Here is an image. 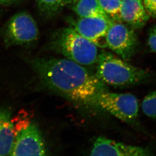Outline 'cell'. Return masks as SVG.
I'll return each instance as SVG.
<instances>
[{"instance_id":"2","label":"cell","mask_w":156,"mask_h":156,"mask_svg":"<svg viewBox=\"0 0 156 156\" xmlns=\"http://www.w3.org/2000/svg\"><path fill=\"white\" fill-rule=\"evenodd\" d=\"M97 63L96 76L110 86H133L144 83L150 76L146 70L131 65L109 52L100 53Z\"/></svg>"},{"instance_id":"17","label":"cell","mask_w":156,"mask_h":156,"mask_svg":"<svg viewBox=\"0 0 156 156\" xmlns=\"http://www.w3.org/2000/svg\"><path fill=\"white\" fill-rule=\"evenodd\" d=\"M147 44L151 50L156 53V25L152 27L149 30Z\"/></svg>"},{"instance_id":"4","label":"cell","mask_w":156,"mask_h":156,"mask_svg":"<svg viewBox=\"0 0 156 156\" xmlns=\"http://www.w3.org/2000/svg\"><path fill=\"white\" fill-rule=\"evenodd\" d=\"M13 122L14 140L10 156L47 155L43 136L34 122L24 117Z\"/></svg>"},{"instance_id":"1","label":"cell","mask_w":156,"mask_h":156,"mask_svg":"<svg viewBox=\"0 0 156 156\" xmlns=\"http://www.w3.org/2000/svg\"><path fill=\"white\" fill-rule=\"evenodd\" d=\"M30 63L43 83L76 106L97 107L105 84L80 64L67 58H35Z\"/></svg>"},{"instance_id":"5","label":"cell","mask_w":156,"mask_h":156,"mask_svg":"<svg viewBox=\"0 0 156 156\" xmlns=\"http://www.w3.org/2000/svg\"><path fill=\"white\" fill-rule=\"evenodd\" d=\"M2 35L7 47L25 46L33 44L38 39L39 30L37 22L30 13L19 12L6 22Z\"/></svg>"},{"instance_id":"6","label":"cell","mask_w":156,"mask_h":156,"mask_svg":"<svg viewBox=\"0 0 156 156\" xmlns=\"http://www.w3.org/2000/svg\"><path fill=\"white\" fill-rule=\"evenodd\" d=\"M97 107L124 122L134 121L139 114V102L134 95L112 93L107 90L99 94Z\"/></svg>"},{"instance_id":"7","label":"cell","mask_w":156,"mask_h":156,"mask_svg":"<svg viewBox=\"0 0 156 156\" xmlns=\"http://www.w3.org/2000/svg\"><path fill=\"white\" fill-rule=\"evenodd\" d=\"M134 29L121 21H113L107 37V47L125 61L134 56L138 46Z\"/></svg>"},{"instance_id":"15","label":"cell","mask_w":156,"mask_h":156,"mask_svg":"<svg viewBox=\"0 0 156 156\" xmlns=\"http://www.w3.org/2000/svg\"><path fill=\"white\" fill-rule=\"evenodd\" d=\"M142 110L144 114L156 119V90L149 93L142 102Z\"/></svg>"},{"instance_id":"9","label":"cell","mask_w":156,"mask_h":156,"mask_svg":"<svg viewBox=\"0 0 156 156\" xmlns=\"http://www.w3.org/2000/svg\"><path fill=\"white\" fill-rule=\"evenodd\" d=\"M152 155L148 149L128 145L100 136L96 139L90 152L91 156H140Z\"/></svg>"},{"instance_id":"12","label":"cell","mask_w":156,"mask_h":156,"mask_svg":"<svg viewBox=\"0 0 156 156\" xmlns=\"http://www.w3.org/2000/svg\"><path fill=\"white\" fill-rule=\"evenodd\" d=\"M73 10L80 18L101 17L111 19L101 7L99 0H78Z\"/></svg>"},{"instance_id":"11","label":"cell","mask_w":156,"mask_h":156,"mask_svg":"<svg viewBox=\"0 0 156 156\" xmlns=\"http://www.w3.org/2000/svg\"><path fill=\"white\" fill-rule=\"evenodd\" d=\"M14 140V123L7 109H0V156H10Z\"/></svg>"},{"instance_id":"16","label":"cell","mask_w":156,"mask_h":156,"mask_svg":"<svg viewBox=\"0 0 156 156\" xmlns=\"http://www.w3.org/2000/svg\"><path fill=\"white\" fill-rule=\"evenodd\" d=\"M143 2L150 17L156 18V0H143Z\"/></svg>"},{"instance_id":"13","label":"cell","mask_w":156,"mask_h":156,"mask_svg":"<svg viewBox=\"0 0 156 156\" xmlns=\"http://www.w3.org/2000/svg\"><path fill=\"white\" fill-rule=\"evenodd\" d=\"M102 9L111 19L115 21H121L122 0H99Z\"/></svg>"},{"instance_id":"14","label":"cell","mask_w":156,"mask_h":156,"mask_svg":"<svg viewBox=\"0 0 156 156\" xmlns=\"http://www.w3.org/2000/svg\"><path fill=\"white\" fill-rule=\"evenodd\" d=\"M40 11L44 15H55L63 7L62 0H36Z\"/></svg>"},{"instance_id":"3","label":"cell","mask_w":156,"mask_h":156,"mask_svg":"<svg viewBox=\"0 0 156 156\" xmlns=\"http://www.w3.org/2000/svg\"><path fill=\"white\" fill-rule=\"evenodd\" d=\"M50 47L56 53L81 65L96 63L99 57L97 46L72 27L56 31L51 41Z\"/></svg>"},{"instance_id":"10","label":"cell","mask_w":156,"mask_h":156,"mask_svg":"<svg viewBox=\"0 0 156 156\" xmlns=\"http://www.w3.org/2000/svg\"><path fill=\"white\" fill-rule=\"evenodd\" d=\"M142 0H122V22L134 30L143 28L150 18Z\"/></svg>"},{"instance_id":"18","label":"cell","mask_w":156,"mask_h":156,"mask_svg":"<svg viewBox=\"0 0 156 156\" xmlns=\"http://www.w3.org/2000/svg\"><path fill=\"white\" fill-rule=\"evenodd\" d=\"M21 0H0V5L9 6L19 3Z\"/></svg>"},{"instance_id":"8","label":"cell","mask_w":156,"mask_h":156,"mask_svg":"<svg viewBox=\"0 0 156 156\" xmlns=\"http://www.w3.org/2000/svg\"><path fill=\"white\" fill-rule=\"evenodd\" d=\"M113 20L101 17L80 18L72 21V27L98 47L107 48V37Z\"/></svg>"},{"instance_id":"19","label":"cell","mask_w":156,"mask_h":156,"mask_svg":"<svg viewBox=\"0 0 156 156\" xmlns=\"http://www.w3.org/2000/svg\"><path fill=\"white\" fill-rule=\"evenodd\" d=\"M78 0H62V6L63 7L66 5L73 3V2H76Z\"/></svg>"}]
</instances>
